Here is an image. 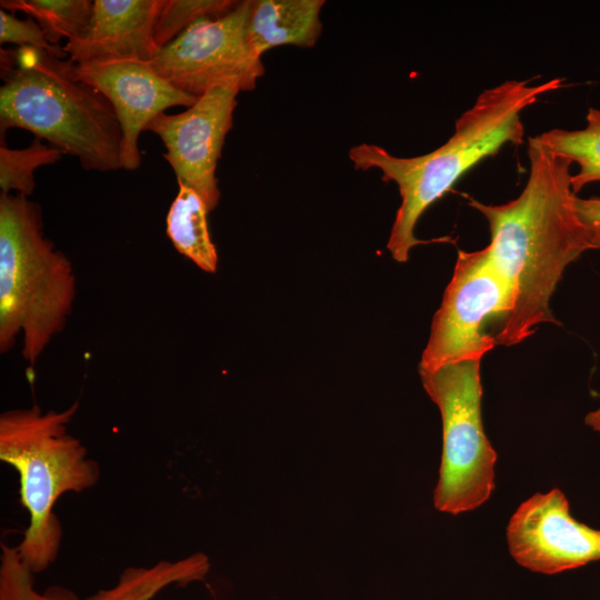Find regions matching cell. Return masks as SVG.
Instances as JSON below:
<instances>
[{
	"label": "cell",
	"instance_id": "obj_1",
	"mask_svg": "<svg viewBox=\"0 0 600 600\" xmlns=\"http://www.w3.org/2000/svg\"><path fill=\"white\" fill-rule=\"evenodd\" d=\"M528 157L529 177L516 199L497 206L469 201L488 221L491 240L486 248L516 294L494 336L503 346L522 342L541 323L559 324L550 299L566 268L582 253L600 250V233L576 209L572 162L534 137L528 140Z\"/></svg>",
	"mask_w": 600,
	"mask_h": 600
},
{
	"label": "cell",
	"instance_id": "obj_2",
	"mask_svg": "<svg viewBox=\"0 0 600 600\" xmlns=\"http://www.w3.org/2000/svg\"><path fill=\"white\" fill-rule=\"evenodd\" d=\"M562 78L530 84L508 80L478 94L473 106L454 123L446 143L417 157H396L386 149L361 143L349 150L358 170L379 169L384 182H394L401 197L387 248L398 262H407L410 250L421 243L414 228L421 214L472 167L498 153L507 143L521 144L524 128L521 112L538 98L562 86Z\"/></svg>",
	"mask_w": 600,
	"mask_h": 600
},
{
	"label": "cell",
	"instance_id": "obj_3",
	"mask_svg": "<svg viewBox=\"0 0 600 600\" xmlns=\"http://www.w3.org/2000/svg\"><path fill=\"white\" fill-rule=\"evenodd\" d=\"M0 133L24 129L79 160L86 170L121 168L114 109L80 80L70 58L24 46L1 49Z\"/></svg>",
	"mask_w": 600,
	"mask_h": 600
},
{
	"label": "cell",
	"instance_id": "obj_4",
	"mask_svg": "<svg viewBox=\"0 0 600 600\" xmlns=\"http://www.w3.org/2000/svg\"><path fill=\"white\" fill-rule=\"evenodd\" d=\"M78 402L61 410L38 406L0 416V459L19 474L21 506L29 524L17 547L22 562L34 573L57 559L62 528L53 508L64 493L83 492L97 484L100 467L81 441L69 432Z\"/></svg>",
	"mask_w": 600,
	"mask_h": 600
},
{
	"label": "cell",
	"instance_id": "obj_5",
	"mask_svg": "<svg viewBox=\"0 0 600 600\" xmlns=\"http://www.w3.org/2000/svg\"><path fill=\"white\" fill-rule=\"evenodd\" d=\"M68 257L44 237L41 208L21 194L0 193V352L21 339L33 366L67 324L76 300Z\"/></svg>",
	"mask_w": 600,
	"mask_h": 600
},
{
	"label": "cell",
	"instance_id": "obj_6",
	"mask_svg": "<svg viewBox=\"0 0 600 600\" xmlns=\"http://www.w3.org/2000/svg\"><path fill=\"white\" fill-rule=\"evenodd\" d=\"M420 377L442 422V451L433 506L452 516L472 511L491 497L498 460L482 423L480 361L446 364L420 372Z\"/></svg>",
	"mask_w": 600,
	"mask_h": 600
},
{
	"label": "cell",
	"instance_id": "obj_7",
	"mask_svg": "<svg viewBox=\"0 0 600 600\" xmlns=\"http://www.w3.org/2000/svg\"><path fill=\"white\" fill-rule=\"evenodd\" d=\"M516 294L487 248L459 251L452 278L433 316L419 372L450 363L479 360L497 344L483 327L513 309Z\"/></svg>",
	"mask_w": 600,
	"mask_h": 600
},
{
	"label": "cell",
	"instance_id": "obj_8",
	"mask_svg": "<svg viewBox=\"0 0 600 600\" xmlns=\"http://www.w3.org/2000/svg\"><path fill=\"white\" fill-rule=\"evenodd\" d=\"M251 0L218 18H202L151 61L153 69L174 88L197 98L211 89L233 86L240 91L256 88L264 67L248 40Z\"/></svg>",
	"mask_w": 600,
	"mask_h": 600
},
{
	"label": "cell",
	"instance_id": "obj_9",
	"mask_svg": "<svg viewBox=\"0 0 600 600\" xmlns=\"http://www.w3.org/2000/svg\"><path fill=\"white\" fill-rule=\"evenodd\" d=\"M239 92L233 86L211 89L186 111L162 112L146 127L166 147L163 158L173 169L178 184L193 189L209 212L219 204L216 170L226 136L232 127Z\"/></svg>",
	"mask_w": 600,
	"mask_h": 600
},
{
	"label": "cell",
	"instance_id": "obj_10",
	"mask_svg": "<svg viewBox=\"0 0 600 600\" xmlns=\"http://www.w3.org/2000/svg\"><path fill=\"white\" fill-rule=\"evenodd\" d=\"M506 538L513 560L537 573L557 574L600 560V530L574 519L558 488L524 500L511 516Z\"/></svg>",
	"mask_w": 600,
	"mask_h": 600
},
{
	"label": "cell",
	"instance_id": "obj_11",
	"mask_svg": "<svg viewBox=\"0 0 600 600\" xmlns=\"http://www.w3.org/2000/svg\"><path fill=\"white\" fill-rule=\"evenodd\" d=\"M77 77L96 88L112 104L122 131L121 168L141 164L140 133L168 108L191 107L198 98L174 88L151 62L107 61L76 63Z\"/></svg>",
	"mask_w": 600,
	"mask_h": 600
},
{
	"label": "cell",
	"instance_id": "obj_12",
	"mask_svg": "<svg viewBox=\"0 0 600 600\" xmlns=\"http://www.w3.org/2000/svg\"><path fill=\"white\" fill-rule=\"evenodd\" d=\"M162 0H94L87 32L67 41L63 50L74 63L151 62L159 48L153 38Z\"/></svg>",
	"mask_w": 600,
	"mask_h": 600
},
{
	"label": "cell",
	"instance_id": "obj_13",
	"mask_svg": "<svg viewBox=\"0 0 600 600\" xmlns=\"http://www.w3.org/2000/svg\"><path fill=\"white\" fill-rule=\"evenodd\" d=\"M324 0H251L248 40L261 57L279 46L312 48L322 31L320 11Z\"/></svg>",
	"mask_w": 600,
	"mask_h": 600
},
{
	"label": "cell",
	"instance_id": "obj_14",
	"mask_svg": "<svg viewBox=\"0 0 600 600\" xmlns=\"http://www.w3.org/2000/svg\"><path fill=\"white\" fill-rule=\"evenodd\" d=\"M209 568L208 557L200 552L174 561L160 560L148 567H128L111 587L83 600H152L170 587L203 580Z\"/></svg>",
	"mask_w": 600,
	"mask_h": 600
},
{
	"label": "cell",
	"instance_id": "obj_15",
	"mask_svg": "<svg viewBox=\"0 0 600 600\" xmlns=\"http://www.w3.org/2000/svg\"><path fill=\"white\" fill-rule=\"evenodd\" d=\"M209 213L202 198L191 188L179 184L166 219V233L173 247L198 268L213 273L218 252L209 231Z\"/></svg>",
	"mask_w": 600,
	"mask_h": 600
},
{
	"label": "cell",
	"instance_id": "obj_16",
	"mask_svg": "<svg viewBox=\"0 0 600 600\" xmlns=\"http://www.w3.org/2000/svg\"><path fill=\"white\" fill-rule=\"evenodd\" d=\"M534 138L550 152L579 164V172L571 177L576 194L587 184L600 182V109H589L583 129H551Z\"/></svg>",
	"mask_w": 600,
	"mask_h": 600
},
{
	"label": "cell",
	"instance_id": "obj_17",
	"mask_svg": "<svg viewBox=\"0 0 600 600\" xmlns=\"http://www.w3.org/2000/svg\"><path fill=\"white\" fill-rule=\"evenodd\" d=\"M0 6L29 14L52 46H59L62 38L67 41L81 38L93 13L91 0H1Z\"/></svg>",
	"mask_w": 600,
	"mask_h": 600
},
{
	"label": "cell",
	"instance_id": "obj_18",
	"mask_svg": "<svg viewBox=\"0 0 600 600\" xmlns=\"http://www.w3.org/2000/svg\"><path fill=\"white\" fill-rule=\"evenodd\" d=\"M63 152L52 144H44L34 138L32 143L23 149H10L0 144V188L2 193L11 190L28 197L34 189L33 172L41 166L57 162Z\"/></svg>",
	"mask_w": 600,
	"mask_h": 600
},
{
	"label": "cell",
	"instance_id": "obj_19",
	"mask_svg": "<svg viewBox=\"0 0 600 600\" xmlns=\"http://www.w3.org/2000/svg\"><path fill=\"white\" fill-rule=\"evenodd\" d=\"M238 3L233 0H162L154 21V42L160 49L197 20L218 18Z\"/></svg>",
	"mask_w": 600,
	"mask_h": 600
},
{
	"label": "cell",
	"instance_id": "obj_20",
	"mask_svg": "<svg viewBox=\"0 0 600 600\" xmlns=\"http://www.w3.org/2000/svg\"><path fill=\"white\" fill-rule=\"evenodd\" d=\"M0 600H81L62 586L39 591L34 573L22 562L17 547L1 544Z\"/></svg>",
	"mask_w": 600,
	"mask_h": 600
},
{
	"label": "cell",
	"instance_id": "obj_21",
	"mask_svg": "<svg viewBox=\"0 0 600 600\" xmlns=\"http://www.w3.org/2000/svg\"><path fill=\"white\" fill-rule=\"evenodd\" d=\"M0 43H14L19 47H33L46 50L60 58H68L63 47L52 46L39 23L28 18L18 19L14 14L0 10Z\"/></svg>",
	"mask_w": 600,
	"mask_h": 600
},
{
	"label": "cell",
	"instance_id": "obj_22",
	"mask_svg": "<svg viewBox=\"0 0 600 600\" xmlns=\"http://www.w3.org/2000/svg\"><path fill=\"white\" fill-rule=\"evenodd\" d=\"M576 209L581 220L600 233V197L576 198Z\"/></svg>",
	"mask_w": 600,
	"mask_h": 600
},
{
	"label": "cell",
	"instance_id": "obj_23",
	"mask_svg": "<svg viewBox=\"0 0 600 600\" xmlns=\"http://www.w3.org/2000/svg\"><path fill=\"white\" fill-rule=\"evenodd\" d=\"M584 422L592 430L600 433V407L593 411H590L586 416Z\"/></svg>",
	"mask_w": 600,
	"mask_h": 600
}]
</instances>
